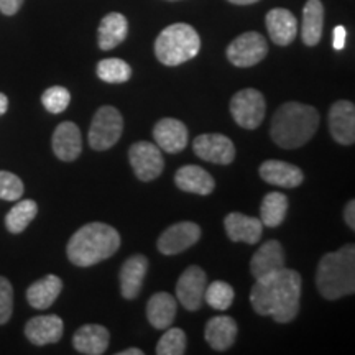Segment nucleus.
Wrapping results in <instances>:
<instances>
[{
  "instance_id": "obj_31",
  "label": "nucleus",
  "mask_w": 355,
  "mask_h": 355,
  "mask_svg": "<svg viewBox=\"0 0 355 355\" xmlns=\"http://www.w3.org/2000/svg\"><path fill=\"white\" fill-rule=\"evenodd\" d=\"M97 78L107 84H123L132 78V68L121 58H107L97 64Z\"/></svg>"
},
{
  "instance_id": "obj_3",
  "label": "nucleus",
  "mask_w": 355,
  "mask_h": 355,
  "mask_svg": "<svg viewBox=\"0 0 355 355\" xmlns=\"http://www.w3.org/2000/svg\"><path fill=\"white\" fill-rule=\"evenodd\" d=\"M121 242V234L114 227L104 222H91L73 234L66 252L71 263L86 268L110 259Z\"/></svg>"
},
{
  "instance_id": "obj_15",
  "label": "nucleus",
  "mask_w": 355,
  "mask_h": 355,
  "mask_svg": "<svg viewBox=\"0 0 355 355\" xmlns=\"http://www.w3.org/2000/svg\"><path fill=\"white\" fill-rule=\"evenodd\" d=\"M63 319L56 314L32 318L25 326V336L33 345H48L60 343L63 337Z\"/></svg>"
},
{
  "instance_id": "obj_19",
  "label": "nucleus",
  "mask_w": 355,
  "mask_h": 355,
  "mask_svg": "<svg viewBox=\"0 0 355 355\" xmlns=\"http://www.w3.org/2000/svg\"><path fill=\"white\" fill-rule=\"evenodd\" d=\"M266 30H268L270 38L278 46H288L295 42L298 35V21L286 8H273L266 13Z\"/></svg>"
},
{
  "instance_id": "obj_32",
  "label": "nucleus",
  "mask_w": 355,
  "mask_h": 355,
  "mask_svg": "<svg viewBox=\"0 0 355 355\" xmlns=\"http://www.w3.org/2000/svg\"><path fill=\"white\" fill-rule=\"evenodd\" d=\"M235 293L234 288L229 283L222 282V279H216L214 283H211L209 286H206L204 290V300L211 306L212 309L217 311H225L229 309L234 303Z\"/></svg>"
},
{
  "instance_id": "obj_12",
  "label": "nucleus",
  "mask_w": 355,
  "mask_h": 355,
  "mask_svg": "<svg viewBox=\"0 0 355 355\" xmlns=\"http://www.w3.org/2000/svg\"><path fill=\"white\" fill-rule=\"evenodd\" d=\"M207 277L201 266L193 265L186 268L176 283L178 301L188 311H198L204 301Z\"/></svg>"
},
{
  "instance_id": "obj_35",
  "label": "nucleus",
  "mask_w": 355,
  "mask_h": 355,
  "mask_svg": "<svg viewBox=\"0 0 355 355\" xmlns=\"http://www.w3.org/2000/svg\"><path fill=\"white\" fill-rule=\"evenodd\" d=\"M24 183L10 171H0V199L3 201H19L24 196Z\"/></svg>"
},
{
  "instance_id": "obj_38",
  "label": "nucleus",
  "mask_w": 355,
  "mask_h": 355,
  "mask_svg": "<svg viewBox=\"0 0 355 355\" xmlns=\"http://www.w3.org/2000/svg\"><path fill=\"white\" fill-rule=\"evenodd\" d=\"M345 38H347V32L343 25L336 26L334 28V48L336 50H344L345 46Z\"/></svg>"
},
{
  "instance_id": "obj_27",
  "label": "nucleus",
  "mask_w": 355,
  "mask_h": 355,
  "mask_svg": "<svg viewBox=\"0 0 355 355\" xmlns=\"http://www.w3.org/2000/svg\"><path fill=\"white\" fill-rule=\"evenodd\" d=\"M63 290V282L56 275H46L26 290V301L35 309H48Z\"/></svg>"
},
{
  "instance_id": "obj_23",
  "label": "nucleus",
  "mask_w": 355,
  "mask_h": 355,
  "mask_svg": "<svg viewBox=\"0 0 355 355\" xmlns=\"http://www.w3.org/2000/svg\"><path fill=\"white\" fill-rule=\"evenodd\" d=\"M148 272V259L145 255H132L121 270V293L125 300H135Z\"/></svg>"
},
{
  "instance_id": "obj_6",
  "label": "nucleus",
  "mask_w": 355,
  "mask_h": 355,
  "mask_svg": "<svg viewBox=\"0 0 355 355\" xmlns=\"http://www.w3.org/2000/svg\"><path fill=\"white\" fill-rule=\"evenodd\" d=\"M123 119L122 114L112 105H104L94 114L89 128V145L96 152H105L112 148L122 137Z\"/></svg>"
},
{
  "instance_id": "obj_5",
  "label": "nucleus",
  "mask_w": 355,
  "mask_h": 355,
  "mask_svg": "<svg viewBox=\"0 0 355 355\" xmlns=\"http://www.w3.org/2000/svg\"><path fill=\"white\" fill-rule=\"evenodd\" d=\"M201 38L188 24H173L162 30L155 42V55L165 66H180L198 56Z\"/></svg>"
},
{
  "instance_id": "obj_24",
  "label": "nucleus",
  "mask_w": 355,
  "mask_h": 355,
  "mask_svg": "<svg viewBox=\"0 0 355 355\" xmlns=\"http://www.w3.org/2000/svg\"><path fill=\"white\" fill-rule=\"evenodd\" d=\"M237 332L239 327L235 319L229 316H216L207 321L204 337H206V343L211 345V349L224 352L234 345L235 339H237Z\"/></svg>"
},
{
  "instance_id": "obj_34",
  "label": "nucleus",
  "mask_w": 355,
  "mask_h": 355,
  "mask_svg": "<svg viewBox=\"0 0 355 355\" xmlns=\"http://www.w3.org/2000/svg\"><path fill=\"white\" fill-rule=\"evenodd\" d=\"M71 102V92L63 86H53L43 92L42 104L51 114H61L68 109Z\"/></svg>"
},
{
  "instance_id": "obj_37",
  "label": "nucleus",
  "mask_w": 355,
  "mask_h": 355,
  "mask_svg": "<svg viewBox=\"0 0 355 355\" xmlns=\"http://www.w3.org/2000/svg\"><path fill=\"white\" fill-rule=\"evenodd\" d=\"M21 6H24V0H0V12L3 15L12 17L20 10Z\"/></svg>"
},
{
  "instance_id": "obj_26",
  "label": "nucleus",
  "mask_w": 355,
  "mask_h": 355,
  "mask_svg": "<svg viewBox=\"0 0 355 355\" xmlns=\"http://www.w3.org/2000/svg\"><path fill=\"white\" fill-rule=\"evenodd\" d=\"M176 300L170 293H155L146 304V318L155 329L165 331L176 318Z\"/></svg>"
},
{
  "instance_id": "obj_22",
  "label": "nucleus",
  "mask_w": 355,
  "mask_h": 355,
  "mask_svg": "<svg viewBox=\"0 0 355 355\" xmlns=\"http://www.w3.org/2000/svg\"><path fill=\"white\" fill-rule=\"evenodd\" d=\"M175 183L184 193L201 194V196H207L216 188V181L211 173L196 165L181 166L175 175Z\"/></svg>"
},
{
  "instance_id": "obj_36",
  "label": "nucleus",
  "mask_w": 355,
  "mask_h": 355,
  "mask_svg": "<svg viewBox=\"0 0 355 355\" xmlns=\"http://www.w3.org/2000/svg\"><path fill=\"white\" fill-rule=\"evenodd\" d=\"M13 313V288L7 278L0 277V326L8 322Z\"/></svg>"
},
{
  "instance_id": "obj_10",
  "label": "nucleus",
  "mask_w": 355,
  "mask_h": 355,
  "mask_svg": "<svg viewBox=\"0 0 355 355\" xmlns=\"http://www.w3.org/2000/svg\"><path fill=\"white\" fill-rule=\"evenodd\" d=\"M199 239H201V227L194 222L184 220L173 224L159 235L157 247L159 254L171 257L188 250L189 247L198 243Z\"/></svg>"
},
{
  "instance_id": "obj_29",
  "label": "nucleus",
  "mask_w": 355,
  "mask_h": 355,
  "mask_svg": "<svg viewBox=\"0 0 355 355\" xmlns=\"http://www.w3.org/2000/svg\"><path fill=\"white\" fill-rule=\"evenodd\" d=\"M288 198L283 193H268L260 206V220L266 227H278L286 217Z\"/></svg>"
},
{
  "instance_id": "obj_8",
  "label": "nucleus",
  "mask_w": 355,
  "mask_h": 355,
  "mask_svg": "<svg viewBox=\"0 0 355 355\" xmlns=\"http://www.w3.org/2000/svg\"><path fill=\"white\" fill-rule=\"evenodd\" d=\"M268 43L259 32H247L237 37L227 46V60L237 68H250L265 60Z\"/></svg>"
},
{
  "instance_id": "obj_30",
  "label": "nucleus",
  "mask_w": 355,
  "mask_h": 355,
  "mask_svg": "<svg viewBox=\"0 0 355 355\" xmlns=\"http://www.w3.org/2000/svg\"><path fill=\"white\" fill-rule=\"evenodd\" d=\"M38 214V204L32 199H24L15 204L6 216V227L12 234H21Z\"/></svg>"
},
{
  "instance_id": "obj_1",
  "label": "nucleus",
  "mask_w": 355,
  "mask_h": 355,
  "mask_svg": "<svg viewBox=\"0 0 355 355\" xmlns=\"http://www.w3.org/2000/svg\"><path fill=\"white\" fill-rule=\"evenodd\" d=\"M250 303L260 316H272L279 324L291 322L298 316L301 298V275L283 266L282 270L255 279Z\"/></svg>"
},
{
  "instance_id": "obj_4",
  "label": "nucleus",
  "mask_w": 355,
  "mask_h": 355,
  "mask_svg": "<svg viewBox=\"0 0 355 355\" xmlns=\"http://www.w3.org/2000/svg\"><path fill=\"white\" fill-rule=\"evenodd\" d=\"M316 286L322 298L336 301L355 291V247L352 243L329 252L319 260Z\"/></svg>"
},
{
  "instance_id": "obj_28",
  "label": "nucleus",
  "mask_w": 355,
  "mask_h": 355,
  "mask_svg": "<svg viewBox=\"0 0 355 355\" xmlns=\"http://www.w3.org/2000/svg\"><path fill=\"white\" fill-rule=\"evenodd\" d=\"M324 28V6L321 0H308L303 8L301 38L306 46H316L321 42Z\"/></svg>"
},
{
  "instance_id": "obj_14",
  "label": "nucleus",
  "mask_w": 355,
  "mask_h": 355,
  "mask_svg": "<svg viewBox=\"0 0 355 355\" xmlns=\"http://www.w3.org/2000/svg\"><path fill=\"white\" fill-rule=\"evenodd\" d=\"M155 144L159 150L168 153H180L188 146V127L176 119H162L153 128Z\"/></svg>"
},
{
  "instance_id": "obj_43",
  "label": "nucleus",
  "mask_w": 355,
  "mask_h": 355,
  "mask_svg": "<svg viewBox=\"0 0 355 355\" xmlns=\"http://www.w3.org/2000/svg\"><path fill=\"white\" fill-rule=\"evenodd\" d=\"M168 2H178V0H168Z\"/></svg>"
},
{
  "instance_id": "obj_25",
  "label": "nucleus",
  "mask_w": 355,
  "mask_h": 355,
  "mask_svg": "<svg viewBox=\"0 0 355 355\" xmlns=\"http://www.w3.org/2000/svg\"><path fill=\"white\" fill-rule=\"evenodd\" d=\"M128 33V21L122 13L110 12L104 17L97 30V43L102 51H109L125 42Z\"/></svg>"
},
{
  "instance_id": "obj_11",
  "label": "nucleus",
  "mask_w": 355,
  "mask_h": 355,
  "mask_svg": "<svg viewBox=\"0 0 355 355\" xmlns=\"http://www.w3.org/2000/svg\"><path fill=\"white\" fill-rule=\"evenodd\" d=\"M193 150L204 162L230 165L235 158L234 141L222 133H204L193 141Z\"/></svg>"
},
{
  "instance_id": "obj_9",
  "label": "nucleus",
  "mask_w": 355,
  "mask_h": 355,
  "mask_svg": "<svg viewBox=\"0 0 355 355\" xmlns=\"http://www.w3.org/2000/svg\"><path fill=\"white\" fill-rule=\"evenodd\" d=\"M132 170L140 181H153L163 173L165 159L162 150L152 141H137L128 148Z\"/></svg>"
},
{
  "instance_id": "obj_20",
  "label": "nucleus",
  "mask_w": 355,
  "mask_h": 355,
  "mask_svg": "<svg viewBox=\"0 0 355 355\" xmlns=\"http://www.w3.org/2000/svg\"><path fill=\"white\" fill-rule=\"evenodd\" d=\"M285 266V252L278 241H268L255 252L250 261V272L255 279L272 275Z\"/></svg>"
},
{
  "instance_id": "obj_33",
  "label": "nucleus",
  "mask_w": 355,
  "mask_h": 355,
  "mask_svg": "<svg viewBox=\"0 0 355 355\" xmlns=\"http://www.w3.org/2000/svg\"><path fill=\"white\" fill-rule=\"evenodd\" d=\"M186 332L180 327H168L157 344L158 355H183L186 352Z\"/></svg>"
},
{
  "instance_id": "obj_2",
  "label": "nucleus",
  "mask_w": 355,
  "mask_h": 355,
  "mask_svg": "<svg viewBox=\"0 0 355 355\" xmlns=\"http://www.w3.org/2000/svg\"><path fill=\"white\" fill-rule=\"evenodd\" d=\"M319 112L313 105L285 102L272 119L270 135L279 148H300L313 139L319 127Z\"/></svg>"
},
{
  "instance_id": "obj_39",
  "label": "nucleus",
  "mask_w": 355,
  "mask_h": 355,
  "mask_svg": "<svg viewBox=\"0 0 355 355\" xmlns=\"http://www.w3.org/2000/svg\"><path fill=\"white\" fill-rule=\"evenodd\" d=\"M344 219H345V224H347L350 229H355V201L354 199L345 204Z\"/></svg>"
},
{
  "instance_id": "obj_21",
  "label": "nucleus",
  "mask_w": 355,
  "mask_h": 355,
  "mask_svg": "<svg viewBox=\"0 0 355 355\" xmlns=\"http://www.w3.org/2000/svg\"><path fill=\"white\" fill-rule=\"evenodd\" d=\"M110 332L101 324H86L73 336V345L79 354L102 355L107 350Z\"/></svg>"
},
{
  "instance_id": "obj_7",
  "label": "nucleus",
  "mask_w": 355,
  "mask_h": 355,
  "mask_svg": "<svg viewBox=\"0 0 355 355\" xmlns=\"http://www.w3.org/2000/svg\"><path fill=\"white\" fill-rule=\"evenodd\" d=\"M266 112L265 97L257 89H242L230 101V114L237 125L254 130L263 122Z\"/></svg>"
},
{
  "instance_id": "obj_13",
  "label": "nucleus",
  "mask_w": 355,
  "mask_h": 355,
  "mask_svg": "<svg viewBox=\"0 0 355 355\" xmlns=\"http://www.w3.org/2000/svg\"><path fill=\"white\" fill-rule=\"evenodd\" d=\"M329 130L332 139L340 145L355 141V105L349 101H337L329 110Z\"/></svg>"
},
{
  "instance_id": "obj_42",
  "label": "nucleus",
  "mask_w": 355,
  "mask_h": 355,
  "mask_svg": "<svg viewBox=\"0 0 355 355\" xmlns=\"http://www.w3.org/2000/svg\"><path fill=\"white\" fill-rule=\"evenodd\" d=\"M227 2L234 3V6H252V3L260 2V0H227Z\"/></svg>"
},
{
  "instance_id": "obj_41",
  "label": "nucleus",
  "mask_w": 355,
  "mask_h": 355,
  "mask_svg": "<svg viewBox=\"0 0 355 355\" xmlns=\"http://www.w3.org/2000/svg\"><path fill=\"white\" fill-rule=\"evenodd\" d=\"M119 355H144V350H140L137 347H130V349L122 350V352H119Z\"/></svg>"
},
{
  "instance_id": "obj_40",
  "label": "nucleus",
  "mask_w": 355,
  "mask_h": 355,
  "mask_svg": "<svg viewBox=\"0 0 355 355\" xmlns=\"http://www.w3.org/2000/svg\"><path fill=\"white\" fill-rule=\"evenodd\" d=\"M7 109H8V99H7V96L0 92V115L6 114Z\"/></svg>"
},
{
  "instance_id": "obj_18",
  "label": "nucleus",
  "mask_w": 355,
  "mask_h": 355,
  "mask_svg": "<svg viewBox=\"0 0 355 355\" xmlns=\"http://www.w3.org/2000/svg\"><path fill=\"white\" fill-rule=\"evenodd\" d=\"M225 234L232 242H243L254 245L261 239L263 224L257 217H250L241 212H230L224 219Z\"/></svg>"
},
{
  "instance_id": "obj_17",
  "label": "nucleus",
  "mask_w": 355,
  "mask_h": 355,
  "mask_svg": "<svg viewBox=\"0 0 355 355\" xmlns=\"http://www.w3.org/2000/svg\"><path fill=\"white\" fill-rule=\"evenodd\" d=\"M259 173L265 183L279 186V188H298L304 181L303 171L298 166L279 162V159H266L260 165Z\"/></svg>"
},
{
  "instance_id": "obj_16",
  "label": "nucleus",
  "mask_w": 355,
  "mask_h": 355,
  "mask_svg": "<svg viewBox=\"0 0 355 355\" xmlns=\"http://www.w3.org/2000/svg\"><path fill=\"white\" fill-rule=\"evenodd\" d=\"M53 152L61 162H74L83 152V135L76 123L61 122L51 139Z\"/></svg>"
}]
</instances>
